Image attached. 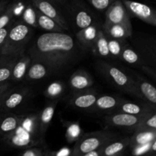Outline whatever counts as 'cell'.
Here are the masks:
<instances>
[{"mask_svg": "<svg viewBox=\"0 0 156 156\" xmlns=\"http://www.w3.org/2000/svg\"><path fill=\"white\" fill-rule=\"evenodd\" d=\"M26 53L31 62L44 64L51 74H60L83 59L85 49L65 32H47L37 37Z\"/></svg>", "mask_w": 156, "mask_h": 156, "instance_id": "cell-1", "label": "cell"}, {"mask_svg": "<svg viewBox=\"0 0 156 156\" xmlns=\"http://www.w3.org/2000/svg\"><path fill=\"white\" fill-rule=\"evenodd\" d=\"M34 28L20 19L13 21L0 54L18 59L27 52V45L31 40Z\"/></svg>", "mask_w": 156, "mask_h": 156, "instance_id": "cell-2", "label": "cell"}, {"mask_svg": "<svg viewBox=\"0 0 156 156\" xmlns=\"http://www.w3.org/2000/svg\"><path fill=\"white\" fill-rule=\"evenodd\" d=\"M96 69L104 79L111 85L126 94L137 98L145 102L144 98L139 91L136 82L132 76L114 64L104 60L98 61Z\"/></svg>", "mask_w": 156, "mask_h": 156, "instance_id": "cell-3", "label": "cell"}, {"mask_svg": "<svg viewBox=\"0 0 156 156\" xmlns=\"http://www.w3.org/2000/svg\"><path fill=\"white\" fill-rule=\"evenodd\" d=\"M130 38L133 47L141 56L145 66L156 70V35L136 34Z\"/></svg>", "mask_w": 156, "mask_h": 156, "instance_id": "cell-4", "label": "cell"}, {"mask_svg": "<svg viewBox=\"0 0 156 156\" xmlns=\"http://www.w3.org/2000/svg\"><path fill=\"white\" fill-rule=\"evenodd\" d=\"M114 133L108 131H99L84 136L75 149L76 155H83L91 151L97 150L114 140Z\"/></svg>", "mask_w": 156, "mask_h": 156, "instance_id": "cell-5", "label": "cell"}, {"mask_svg": "<svg viewBox=\"0 0 156 156\" xmlns=\"http://www.w3.org/2000/svg\"><path fill=\"white\" fill-rule=\"evenodd\" d=\"M68 12L78 31L91 24H97L92 12L80 0H71L68 6Z\"/></svg>", "mask_w": 156, "mask_h": 156, "instance_id": "cell-6", "label": "cell"}, {"mask_svg": "<svg viewBox=\"0 0 156 156\" xmlns=\"http://www.w3.org/2000/svg\"><path fill=\"white\" fill-rule=\"evenodd\" d=\"M122 2L130 17H135L146 24L156 26V10L153 8L132 0H122Z\"/></svg>", "mask_w": 156, "mask_h": 156, "instance_id": "cell-7", "label": "cell"}, {"mask_svg": "<svg viewBox=\"0 0 156 156\" xmlns=\"http://www.w3.org/2000/svg\"><path fill=\"white\" fill-rule=\"evenodd\" d=\"M104 24H120L133 28L130 15L122 0H115L105 11V21Z\"/></svg>", "mask_w": 156, "mask_h": 156, "instance_id": "cell-8", "label": "cell"}, {"mask_svg": "<svg viewBox=\"0 0 156 156\" xmlns=\"http://www.w3.org/2000/svg\"><path fill=\"white\" fill-rule=\"evenodd\" d=\"M145 116H136L126 113L114 111L107 114L105 117V123L112 127L129 128L135 130L141 123Z\"/></svg>", "mask_w": 156, "mask_h": 156, "instance_id": "cell-9", "label": "cell"}, {"mask_svg": "<svg viewBox=\"0 0 156 156\" xmlns=\"http://www.w3.org/2000/svg\"><path fill=\"white\" fill-rule=\"evenodd\" d=\"M29 2L37 10L54 20L64 30H69V25L68 21L54 3L49 0H29Z\"/></svg>", "mask_w": 156, "mask_h": 156, "instance_id": "cell-10", "label": "cell"}, {"mask_svg": "<svg viewBox=\"0 0 156 156\" xmlns=\"http://www.w3.org/2000/svg\"><path fill=\"white\" fill-rule=\"evenodd\" d=\"M98 97V94L94 89L73 91L69 98V104L74 108L80 110L88 111L94 105Z\"/></svg>", "mask_w": 156, "mask_h": 156, "instance_id": "cell-11", "label": "cell"}, {"mask_svg": "<svg viewBox=\"0 0 156 156\" xmlns=\"http://www.w3.org/2000/svg\"><path fill=\"white\" fill-rule=\"evenodd\" d=\"M123 100L124 99L115 95H109V94L98 95L94 105L88 111L92 113L98 112L109 114L115 111L119 105Z\"/></svg>", "mask_w": 156, "mask_h": 156, "instance_id": "cell-12", "label": "cell"}, {"mask_svg": "<svg viewBox=\"0 0 156 156\" xmlns=\"http://www.w3.org/2000/svg\"><path fill=\"white\" fill-rule=\"evenodd\" d=\"M155 111H156V107L147 102L134 103L129 101L123 100L119 105L115 111L136 116H146Z\"/></svg>", "mask_w": 156, "mask_h": 156, "instance_id": "cell-13", "label": "cell"}, {"mask_svg": "<svg viewBox=\"0 0 156 156\" xmlns=\"http://www.w3.org/2000/svg\"><path fill=\"white\" fill-rule=\"evenodd\" d=\"M30 91L27 88L15 89L12 88L5 100L2 108L0 111L3 113L13 110L23 103L30 96Z\"/></svg>", "mask_w": 156, "mask_h": 156, "instance_id": "cell-14", "label": "cell"}, {"mask_svg": "<svg viewBox=\"0 0 156 156\" xmlns=\"http://www.w3.org/2000/svg\"><path fill=\"white\" fill-rule=\"evenodd\" d=\"M101 27L97 23L77 31V41L85 50H92Z\"/></svg>", "mask_w": 156, "mask_h": 156, "instance_id": "cell-15", "label": "cell"}, {"mask_svg": "<svg viewBox=\"0 0 156 156\" xmlns=\"http://www.w3.org/2000/svg\"><path fill=\"white\" fill-rule=\"evenodd\" d=\"M69 85L73 91L90 89L94 85L92 77L83 69L75 72L69 80Z\"/></svg>", "mask_w": 156, "mask_h": 156, "instance_id": "cell-16", "label": "cell"}, {"mask_svg": "<svg viewBox=\"0 0 156 156\" xmlns=\"http://www.w3.org/2000/svg\"><path fill=\"white\" fill-rule=\"evenodd\" d=\"M133 77L136 82L139 91L144 98L145 102L156 107V88L152 84L143 79L137 73H133Z\"/></svg>", "mask_w": 156, "mask_h": 156, "instance_id": "cell-17", "label": "cell"}, {"mask_svg": "<svg viewBox=\"0 0 156 156\" xmlns=\"http://www.w3.org/2000/svg\"><path fill=\"white\" fill-rule=\"evenodd\" d=\"M102 30L108 37L113 39L126 41L133 36V28L120 24H104Z\"/></svg>", "mask_w": 156, "mask_h": 156, "instance_id": "cell-18", "label": "cell"}, {"mask_svg": "<svg viewBox=\"0 0 156 156\" xmlns=\"http://www.w3.org/2000/svg\"><path fill=\"white\" fill-rule=\"evenodd\" d=\"M59 102V99L53 100V102H50L46 105L45 108L38 114V126H39L40 135L43 136L48 129L50 123L52 121L53 116H54L55 110L56 105Z\"/></svg>", "mask_w": 156, "mask_h": 156, "instance_id": "cell-19", "label": "cell"}, {"mask_svg": "<svg viewBox=\"0 0 156 156\" xmlns=\"http://www.w3.org/2000/svg\"><path fill=\"white\" fill-rule=\"evenodd\" d=\"M23 114H0V136L8 135L15 131L21 123Z\"/></svg>", "mask_w": 156, "mask_h": 156, "instance_id": "cell-20", "label": "cell"}, {"mask_svg": "<svg viewBox=\"0 0 156 156\" xmlns=\"http://www.w3.org/2000/svg\"><path fill=\"white\" fill-rule=\"evenodd\" d=\"M119 59L128 65L137 67L139 69H141L143 66H145L144 62L140 54L137 53V51L133 47H131L127 43L125 44Z\"/></svg>", "mask_w": 156, "mask_h": 156, "instance_id": "cell-21", "label": "cell"}, {"mask_svg": "<svg viewBox=\"0 0 156 156\" xmlns=\"http://www.w3.org/2000/svg\"><path fill=\"white\" fill-rule=\"evenodd\" d=\"M30 62L31 59L27 53L21 57L18 58L13 66L11 80L13 82H20L24 79Z\"/></svg>", "mask_w": 156, "mask_h": 156, "instance_id": "cell-22", "label": "cell"}, {"mask_svg": "<svg viewBox=\"0 0 156 156\" xmlns=\"http://www.w3.org/2000/svg\"><path fill=\"white\" fill-rule=\"evenodd\" d=\"M50 70L44 64L38 62H31L24 79L27 81H37L50 75Z\"/></svg>", "mask_w": 156, "mask_h": 156, "instance_id": "cell-23", "label": "cell"}, {"mask_svg": "<svg viewBox=\"0 0 156 156\" xmlns=\"http://www.w3.org/2000/svg\"><path fill=\"white\" fill-rule=\"evenodd\" d=\"M36 15L37 23L38 28L41 29L43 30H45L47 32H56V33H60V32L66 31L54 20L44 15V14L40 12L37 9Z\"/></svg>", "mask_w": 156, "mask_h": 156, "instance_id": "cell-24", "label": "cell"}, {"mask_svg": "<svg viewBox=\"0 0 156 156\" xmlns=\"http://www.w3.org/2000/svg\"><path fill=\"white\" fill-rule=\"evenodd\" d=\"M91 51L101 58L107 59V58L110 57L108 37L102 30V27H101L99 30L97 39H96L94 47Z\"/></svg>", "mask_w": 156, "mask_h": 156, "instance_id": "cell-25", "label": "cell"}, {"mask_svg": "<svg viewBox=\"0 0 156 156\" xmlns=\"http://www.w3.org/2000/svg\"><path fill=\"white\" fill-rule=\"evenodd\" d=\"M130 144V139L124 138L122 140L114 141L113 143H108L102 147V154L105 156H115L123 151L125 148Z\"/></svg>", "mask_w": 156, "mask_h": 156, "instance_id": "cell-26", "label": "cell"}, {"mask_svg": "<svg viewBox=\"0 0 156 156\" xmlns=\"http://www.w3.org/2000/svg\"><path fill=\"white\" fill-rule=\"evenodd\" d=\"M156 138V130L152 129H143L136 131V133L130 139V144L133 147L142 145L148 144L153 141Z\"/></svg>", "mask_w": 156, "mask_h": 156, "instance_id": "cell-27", "label": "cell"}, {"mask_svg": "<svg viewBox=\"0 0 156 156\" xmlns=\"http://www.w3.org/2000/svg\"><path fill=\"white\" fill-rule=\"evenodd\" d=\"M66 91V85L61 81H54L51 82L44 91V94L47 98L52 100L59 99Z\"/></svg>", "mask_w": 156, "mask_h": 156, "instance_id": "cell-28", "label": "cell"}, {"mask_svg": "<svg viewBox=\"0 0 156 156\" xmlns=\"http://www.w3.org/2000/svg\"><path fill=\"white\" fill-rule=\"evenodd\" d=\"M19 19L33 28H38L37 23L36 9L30 4V2L28 5H25Z\"/></svg>", "mask_w": 156, "mask_h": 156, "instance_id": "cell-29", "label": "cell"}, {"mask_svg": "<svg viewBox=\"0 0 156 156\" xmlns=\"http://www.w3.org/2000/svg\"><path fill=\"white\" fill-rule=\"evenodd\" d=\"M108 41L110 56L119 59L126 41H120V40L113 39L110 37H108Z\"/></svg>", "mask_w": 156, "mask_h": 156, "instance_id": "cell-30", "label": "cell"}, {"mask_svg": "<svg viewBox=\"0 0 156 156\" xmlns=\"http://www.w3.org/2000/svg\"><path fill=\"white\" fill-rule=\"evenodd\" d=\"M143 129L156 130V111L145 116L141 123L136 128L135 131L143 130Z\"/></svg>", "mask_w": 156, "mask_h": 156, "instance_id": "cell-31", "label": "cell"}, {"mask_svg": "<svg viewBox=\"0 0 156 156\" xmlns=\"http://www.w3.org/2000/svg\"><path fill=\"white\" fill-rule=\"evenodd\" d=\"M16 59L15 58H12V59L8 61L6 63L0 67V83L11 80L12 69H13V66Z\"/></svg>", "mask_w": 156, "mask_h": 156, "instance_id": "cell-32", "label": "cell"}, {"mask_svg": "<svg viewBox=\"0 0 156 156\" xmlns=\"http://www.w3.org/2000/svg\"><path fill=\"white\" fill-rule=\"evenodd\" d=\"M14 21H15V19L14 16L13 3L8 4L4 12L0 15V29L6 27Z\"/></svg>", "mask_w": 156, "mask_h": 156, "instance_id": "cell-33", "label": "cell"}, {"mask_svg": "<svg viewBox=\"0 0 156 156\" xmlns=\"http://www.w3.org/2000/svg\"><path fill=\"white\" fill-rule=\"evenodd\" d=\"M66 135L67 139L69 141L78 140L82 133V129L78 123H66Z\"/></svg>", "mask_w": 156, "mask_h": 156, "instance_id": "cell-34", "label": "cell"}, {"mask_svg": "<svg viewBox=\"0 0 156 156\" xmlns=\"http://www.w3.org/2000/svg\"><path fill=\"white\" fill-rule=\"evenodd\" d=\"M87 1L95 10L103 12H105L115 0H87Z\"/></svg>", "mask_w": 156, "mask_h": 156, "instance_id": "cell-35", "label": "cell"}, {"mask_svg": "<svg viewBox=\"0 0 156 156\" xmlns=\"http://www.w3.org/2000/svg\"><path fill=\"white\" fill-rule=\"evenodd\" d=\"M12 23H13V21H12V23H10L9 25L6 26V27H2V28L0 29V53H1L2 48L3 47L5 42L6 38H7L9 30H10L11 27H12Z\"/></svg>", "mask_w": 156, "mask_h": 156, "instance_id": "cell-36", "label": "cell"}, {"mask_svg": "<svg viewBox=\"0 0 156 156\" xmlns=\"http://www.w3.org/2000/svg\"><path fill=\"white\" fill-rule=\"evenodd\" d=\"M151 143H148V144L142 145V146H138L134 147L133 149V154L135 155H142L143 154L146 153V152H149L150 150L151 147Z\"/></svg>", "mask_w": 156, "mask_h": 156, "instance_id": "cell-37", "label": "cell"}, {"mask_svg": "<svg viewBox=\"0 0 156 156\" xmlns=\"http://www.w3.org/2000/svg\"><path fill=\"white\" fill-rule=\"evenodd\" d=\"M140 69L143 72H144L146 75L149 76V77L152 78L153 80H155L156 82V70L154 69L151 68V67L147 66H143Z\"/></svg>", "mask_w": 156, "mask_h": 156, "instance_id": "cell-38", "label": "cell"}, {"mask_svg": "<svg viewBox=\"0 0 156 156\" xmlns=\"http://www.w3.org/2000/svg\"><path fill=\"white\" fill-rule=\"evenodd\" d=\"M22 156H42V154L38 149H27L23 153Z\"/></svg>", "mask_w": 156, "mask_h": 156, "instance_id": "cell-39", "label": "cell"}, {"mask_svg": "<svg viewBox=\"0 0 156 156\" xmlns=\"http://www.w3.org/2000/svg\"><path fill=\"white\" fill-rule=\"evenodd\" d=\"M70 154H71V150L69 148L64 147L61 149L59 151H58L55 154V156H69Z\"/></svg>", "mask_w": 156, "mask_h": 156, "instance_id": "cell-40", "label": "cell"}, {"mask_svg": "<svg viewBox=\"0 0 156 156\" xmlns=\"http://www.w3.org/2000/svg\"><path fill=\"white\" fill-rule=\"evenodd\" d=\"M12 88H10V89H8V90H6V91H3V92L0 93V110H1V108H2V105H3V104H4L5 100L6 97L8 96L9 91H11V89H12Z\"/></svg>", "mask_w": 156, "mask_h": 156, "instance_id": "cell-41", "label": "cell"}, {"mask_svg": "<svg viewBox=\"0 0 156 156\" xmlns=\"http://www.w3.org/2000/svg\"><path fill=\"white\" fill-rule=\"evenodd\" d=\"M101 153H102V147L100 148L99 149H97V150L91 151V152L83 154V155H82V156H100Z\"/></svg>", "mask_w": 156, "mask_h": 156, "instance_id": "cell-42", "label": "cell"}, {"mask_svg": "<svg viewBox=\"0 0 156 156\" xmlns=\"http://www.w3.org/2000/svg\"><path fill=\"white\" fill-rule=\"evenodd\" d=\"M12 56H6V55H3V54H0V67L4 65L5 63L9 61L10 59H12Z\"/></svg>", "mask_w": 156, "mask_h": 156, "instance_id": "cell-43", "label": "cell"}, {"mask_svg": "<svg viewBox=\"0 0 156 156\" xmlns=\"http://www.w3.org/2000/svg\"><path fill=\"white\" fill-rule=\"evenodd\" d=\"M8 5V1L7 0H2L0 1V15H2L4 10L5 9L6 6Z\"/></svg>", "mask_w": 156, "mask_h": 156, "instance_id": "cell-44", "label": "cell"}, {"mask_svg": "<svg viewBox=\"0 0 156 156\" xmlns=\"http://www.w3.org/2000/svg\"><path fill=\"white\" fill-rule=\"evenodd\" d=\"M49 1L52 2L55 5H64L67 2L68 0H49Z\"/></svg>", "mask_w": 156, "mask_h": 156, "instance_id": "cell-45", "label": "cell"}, {"mask_svg": "<svg viewBox=\"0 0 156 156\" xmlns=\"http://www.w3.org/2000/svg\"><path fill=\"white\" fill-rule=\"evenodd\" d=\"M149 151H152V152H156V138L152 142V143H151V147H150V150Z\"/></svg>", "mask_w": 156, "mask_h": 156, "instance_id": "cell-46", "label": "cell"}]
</instances>
